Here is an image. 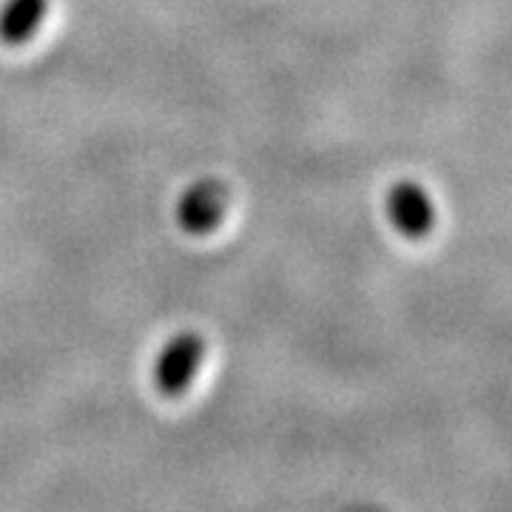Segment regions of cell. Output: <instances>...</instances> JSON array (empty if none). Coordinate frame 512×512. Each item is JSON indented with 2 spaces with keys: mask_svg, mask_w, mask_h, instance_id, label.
I'll return each instance as SVG.
<instances>
[{
  "mask_svg": "<svg viewBox=\"0 0 512 512\" xmlns=\"http://www.w3.org/2000/svg\"><path fill=\"white\" fill-rule=\"evenodd\" d=\"M49 15V0H3L0 3V43L23 46L40 32Z\"/></svg>",
  "mask_w": 512,
  "mask_h": 512,
  "instance_id": "cell-4",
  "label": "cell"
},
{
  "mask_svg": "<svg viewBox=\"0 0 512 512\" xmlns=\"http://www.w3.org/2000/svg\"><path fill=\"white\" fill-rule=\"evenodd\" d=\"M205 359V336L200 330H177L165 339L154 359V384L165 399H180L200 373Z\"/></svg>",
  "mask_w": 512,
  "mask_h": 512,
  "instance_id": "cell-1",
  "label": "cell"
},
{
  "mask_svg": "<svg viewBox=\"0 0 512 512\" xmlns=\"http://www.w3.org/2000/svg\"><path fill=\"white\" fill-rule=\"evenodd\" d=\"M384 217L390 222V228L399 237L410 239V242H421L436 231L439 222V211H436V200L427 191V185L419 180H396L384 194Z\"/></svg>",
  "mask_w": 512,
  "mask_h": 512,
  "instance_id": "cell-2",
  "label": "cell"
},
{
  "mask_svg": "<svg viewBox=\"0 0 512 512\" xmlns=\"http://www.w3.org/2000/svg\"><path fill=\"white\" fill-rule=\"evenodd\" d=\"M228 211V188L220 180H197L185 188L174 208V220L188 237H208L220 228Z\"/></svg>",
  "mask_w": 512,
  "mask_h": 512,
  "instance_id": "cell-3",
  "label": "cell"
}]
</instances>
